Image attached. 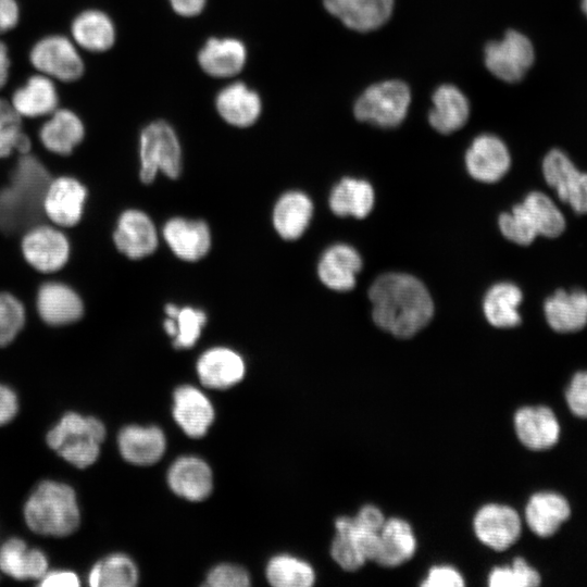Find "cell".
I'll use <instances>...</instances> for the list:
<instances>
[{
	"instance_id": "19",
	"label": "cell",
	"mask_w": 587,
	"mask_h": 587,
	"mask_svg": "<svg viewBox=\"0 0 587 587\" xmlns=\"http://www.w3.org/2000/svg\"><path fill=\"white\" fill-rule=\"evenodd\" d=\"M243 359L226 347H214L204 351L197 362L201 383L210 388L224 389L240 382L245 375Z\"/></svg>"
},
{
	"instance_id": "24",
	"label": "cell",
	"mask_w": 587,
	"mask_h": 587,
	"mask_svg": "<svg viewBox=\"0 0 587 587\" xmlns=\"http://www.w3.org/2000/svg\"><path fill=\"white\" fill-rule=\"evenodd\" d=\"M37 309L42 321L54 326L74 323L83 316L84 312L78 295L66 285L59 283H48L40 287Z\"/></svg>"
},
{
	"instance_id": "10",
	"label": "cell",
	"mask_w": 587,
	"mask_h": 587,
	"mask_svg": "<svg viewBox=\"0 0 587 587\" xmlns=\"http://www.w3.org/2000/svg\"><path fill=\"white\" fill-rule=\"evenodd\" d=\"M473 528L480 542L494 550L502 551L519 539L521 519L511 507L488 503L476 512Z\"/></svg>"
},
{
	"instance_id": "55",
	"label": "cell",
	"mask_w": 587,
	"mask_h": 587,
	"mask_svg": "<svg viewBox=\"0 0 587 587\" xmlns=\"http://www.w3.org/2000/svg\"><path fill=\"white\" fill-rule=\"evenodd\" d=\"M163 327H164V330L166 332V334L174 338V336L176 334L175 320L167 316V319H165V321L163 323Z\"/></svg>"
},
{
	"instance_id": "53",
	"label": "cell",
	"mask_w": 587,
	"mask_h": 587,
	"mask_svg": "<svg viewBox=\"0 0 587 587\" xmlns=\"http://www.w3.org/2000/svg\"><path fill=\"white\" fill-rule=\"evenodd\" d=\"M176 13L183 16H195L203 10L207 0H170Z\"/></svg>"
},
{
	"instance_id": "21",
	"label": "cell",
	"mask_w": 587,
	"mask_h": 587,
	"mask_svg": "<svg viewBox=\"0 0 587 587\" xmlns=\"http://www.w3.org/2000/svg\"><path fill=\"white\" fill-rule=\"evenodd\" d=\"M173 416L190 437H202L211 426L214 410L210 400L199 389L185 385L174 392Z\"/></svg>"
},
{
	"instance_id": "1",
	"label": "cell",
	"mask_w": 587,
	"mask_h": 587,
	"mask_svg": "<svg viewBox=\"0 0 587 587\" xmlns=\"http://www.w3.org/2000/svg\"><path fill=\"white\" fill-rule=\"evenodd\" d=\"M369 297L374 322L399 338H409L424 328L434 313L432 297L414 276L387 273L371 286Z\"/></svg>"
},
{
	"instance_id": "46",
	"label": "cell",
	"mask_w": 587,
	"mask_h": 587,
	"mask_svg": "<svg viewBox=\"0 0 587 587\" xmlns=\"http://www.w3.org/2000/svg\"><path fill=\"white\" fill-rule=\"evenodd\" d=\"M207 585L212 587H247L250 585V577L241 566L224 563L216 565L209 572Z\"/></svg>"
},
{
	"instance_id": "13",
	"label": "cell",
	"mask_w": 587,
	"mask_h": 587,
	"mask_svg": "<svg viewBox=\"0 0 587 587\" xmlns=\"http://www.w3.org/2000/svg\"><path fill=\"white\" fill-rule=\"evenodd\" d=\"M162 235L172 252L187 262L202 259L211 248V232L202 220L172 217L164 224Z\"/></svg>"
},
{
	"instance_id": "38",
	"label": "cell",
	"mask_w": 587,
	"mask_h": 587,
	"mask_svg": "<svg viewBox=\"0 0 587 587\" xmlns=\"http://www.w3.org/2000/svg\"><path fill=\"white\" fill-rule=\"evenodd\" d=\"M521 204L538 235L553 238L563 233L565 218L548 196L533 191Z\"/></svg>"
},
{
	"instance_id": "23",
	"label": "cell",
	"mask_w": 587,
	"mask_h": 587,
	"mask_svg": "<svg viewBox=\"0 0 587 587\" xmlns=\"http://www.w3.org/2000/svg\"><path fill=\"white\" fill-rule=\"evenodd\" d=\"M165 436L157 426L129 425L120 430L117 446L122 457L136 465H150L165 451Z\"/></svg>"
},
{
	"instance_id": "14",
	"label": "cell",
	"mask_w": 587,
	"mask_h": 587,
	"mask_svg": "<svg viewBox=\"0 0 587 587\" xmlns=\"http://www.w3.org/2000/svg\"><path fill=\"white\" fill-rule=\"evenodd\" d=\"M510 153L504 142L494 135H480L474 139L465 154L470 175L483 183H495L508 172Z\"/></svg>"
},
{
	"instance_id": "4",
	"label": "cell",
	"mask_w": 587,
	"mask_h": 587,
	"mask_svg": "<svg viewBox=\"0 0 587 587\" xmlns=\"http://www.w3.org/2000/svg\"><path fill=\"white\" fill-rule=\"evenodd\" d=\"M104 438L105 426L99 419L70 411L48 430L46 442L68 464L86 469L98 460Z\"/></svg>"
},
{
	"instance_id": "32",
	"label": "cell",
	"mask_w": 587,
	"mask_h": 587,
	"mask_svg": "<svg viewBox=\"0 0 587 587\" xmlns=\"http://www.w3.org/2000/svg\"><path fill=\"white\" fill-rule=\"evenodd\" d=\"M434 107L428 120L434 129L450 134L460 129L470 115V104L461 90L452 85H442L433 95Z\"/></svg>"
},
{
	"instance_id": "7",
	"label": "cell",
	"mask_w": 587,
	"mask_h": 587,
	"mask_svg": "<svg viewBox=\"0 0 587 587\" xmlns=\"http://www.w3.org/2000/svg\"><path fill=\"white\" fill-rule=\"evenodd\" d=\"M535 60L532 41L524 34L511 29L499 41L485 48V64L488 71L507 83L520 82Z\"/></svg>"
},
{
	"instance_id": "50",
	"label": "cell",
	"mask_w": 587,
	"mask_h": 587,
	"mask_svg": "<svg viewBox=\"0 0 587 587\" xmlns=\"http://www.w3.org/2000/svg\"><path fill=\"white\" fill-rule=\"evenodd\" d=\"M40 587H78L79 576L71 570H48L37 582Z\"/></svg>"
},
{
	"instance_id": "2",
	"label": "cell",
	"mask_w": 587,
	"mask_h": 587,
	"mask_svg": "<svg viewBox=\"0 0 587 587\" xmlns=\"http://www.w3.org/2000/svg\"><path fill=\"white\" fill-rule=\"evenodd\" d=\"M51 176L41 162L22 154L11 184L0 190V230L15 234L33 226L43 212V199Z\"/></svg>"
},
{
	"instance_id": "39",
	"label": "cell",
	"mask_w": 587,
	"mask_h": 587,
	"mask_svg": "<svg viewBox=\"0 0 587 587\" xmlns=\"http://www.w3.org/2000/svg\"><path fill=\"white\" fill-rule=\"evenodd\" d=\"M266 578L276 587H309L314 583L312 566L298 558L276 555L266 566Z\"/></svg>"
},
{
	"instance_id": "25",
	"label": "cell",
	"mask_w": 587,
	"mask_h": 587,
	"mask_svg": "<svg viewBox=\"0 0 587 587\" xmlns=\"http://www.w3.org/2000/svg\"><path fill=\"white\" fill-rule=\"evenodd\" d=\"M313 215V203L302 191L290 190L283 193L273 209V226L285 240L300 238Z\"/></svg>"
},
{
	"instance_id": "9",
	"label": "cell",
	"mask_w": 587,
	"mask_h": 587,
	"mask_svg": "<svg viewBox=\"0 0 587 587\" xmlns=\"http://www.w3.org/2000/svg\"><path fill=\"white\" fill-rule=\"evenodd\" d=\"M547 184L576 213H587V173L580 172L565 152L550 150L542 161Z\"/></svg>"
},
{
	"instance_id": "11",
	"label": "cell",
	"mask_w": 587,
	"mask_h": 587,
	"mask_svg": "<svg viewBox=\"0 0 587 587\" xmlns=\"http://www.w3.org/2000/svg\"><path fill=\"white\" fill-rule=\"evenodd\" d=\"M113 240L117 250L132 260L152 254L159 242L152 220L137 209L126 210L120 215Z\"/></svg>"
},
{
	"instance_id": "42",
	"label": "cell",
	"mask_w": 587,
	"mask_h": 587,
	"mask_svg": "<svg viewBox=\"0 0 587 587\" xmlns=\"http://www.w3.org/2000/svg\"><path fill=\"white\" fill-rule=\"evenodd\" d=\"M176 334L173 345L178 349L191 348L201 335L207 323V315L202 310L191 307L179 308L175 317Z\"/></svg>"
},
{
	"instance_id": "20",
	"label": "cell",
	"mask_w": 587,
	"mask_h": 587,
	"mask_svg": "<svg viewBox=\"0 0 587 587\" xmlns=\"http://www.w3.org/2000/svg\"><path fill=\"white\" fill-rule=\"evenodd\" d=\"M167 483L171 489L189 501L209 497L213 487L210 466L197 457H180L170 467Z\"/></svg>"
},
{
	"instance_id": "37",
	"label": "cell",
	"mask_w": 587,
	"mask_h": 587,
	"mask_svg": "<svg viewBox=\"0 0 587 587\" xmlns=\"http://www.w3.org/2000/svg\"><path fill=\"white\" fill-rule=\"evenodd\" d=\"M138 582V571L130 558L112 553L93 564L88 573L92 587H133Z\"/></svg>"
},
{
	"instance_id": "51",
	"label": "cell",
	"mask_w": 587,
	"mask_h": 587,
	"mask_svg": "<svg viewBox=\"0 0 587 587\" xmlns=\"http://www.w3.org/2000/svg\"><path fill=\"white\" fill-rule=\"evenodd\" d=\"M18 409L20 401L16 392L8 385L0 383V426L12 422Z\"/></svg>"
},
{
	"instance_id": "15",
	"label": "cell",
	"mask_w": 587,
	"mask_h": 587,
	"mask_svg": "<svg viewBox=\"0 0 587 587\" xmlns=\"http://www.w3.org/2000/svg\"><path fill=\"white\" fill-rule=\"evenodd\" d=\"M86 197V188L78 180L59 177L51 180L47 188L43 212L58 225L73 226L82 217Z\"/></svg>"
},
{
	"instance_id": "29",
	"label": "cell",
	"mask_w": 587,
	"mask_h": 587,
	"mask_svg": "<svg viewBox=\"0 0 587 587\" xmlns=\"http://www.w3.org/2000/svg\"><path fill=\"white\" fill-rule=\"evenodd\" d=\"M567 500L559 494L538 492L530 497L525 520L528 527L540 537L553 535L570 516Z\"/></svg>"
},
{
	"instance_id": "22",
	"label": "cell",
	"mask_w": 587,
	"mask_h": 587,
	"mask_svg": "<svg viewBox=\"0 0 587 587\" xmlns=\"http://www.w3.org/2000/svg\"><path fill=\"white\" fill-rule=\"evenodd\" d=\"M362 260L352 247L338 243L326 249L317 265L321 282L329 289L348 291L355 285Z\"/></svg>"
},
{
	"instance_id": "35",
	"label": "cell",
	"mask_w": 587,
	"mask_h": 587,
	"mask_svg": "<svg viewBox=\"0 0 587 587\" xmlns=\"http://www.w3.org/2000/svg\"><path fill=\"white\" fill-rule=\"evenodd\" d=\"M373 205V188L362 179L345 177L333 188L329 196L330 210L339 216L363 218L372 211Z\"/></svg>"
},
{
	"instance_id": "8",
	"label": "cell",
	"mask_w": 587,
	"mask_h": 587,
	"mask_svg": "<svg viewBox=\"0 0 587 587\" xmlns=\"http://www.w3.org/2000/svg\"><path fill=\"white\" fill-rule=\"evenodd\" d=\"M29 60L41 74L65 83L78 79L84 72V62L74 43L61 35L39 40L33 47Z\"/></svg>"
},
{
	"instance_id": "5",
	"label": "cell",
	"mask_w": 587,
	"mask_h": 587,
	"mask_svg": "<svg viewBox=\"0 0 587 587\" xmlns=\"http://www.w3.org/2000/svg\"><path fill=\"white\" fill-rule=\"evenodd\" d=\"M140 180L150 184L161 172L176 179L182 172V149L174 129L163 121L147 125L140 135Z\"/></svg>"
},
{
	"instance_id": "17",
	"label": "cell",
	"mask_w": 587,
	"mask_h": 587,
	"mask_svg": "<svg viewBox=\"0 0 587 587\" xmlns=\"http://www.w3.org/2000/svg\"><path fill=\"white\" fill-rule=\"evenodd\" d=\"M515 433L528 449L545 450L559 439L560 427L553 412L547 407H524L514 415Z\"/></svg>"
},
{
	"instance_id": "12",
	"label": "cell",
	"mask_w": 587,
	"mask_h": 587,
	"mask_svg": "<svg viewBox=\"0 0 587 587\" xmlns=\"http://www.w3.org/2000/svg\"><path fill=\"white\" fill-rule=\"evenodd\" d=\"M22 251L33 267L49 273L60 270L66 263L70 246L61 232L40 225L26 233L22 241Z\"/></svg>"
},
{
	"instance_id": "41",
	"label": "cell",
	"mask_w": 587,
	"mask_h": 587,
	"mask_svg": "<svg viewBox=\"0 0 587 587\" xmlns=\"http://www.w3.org/2000/svg\"><path fill=\"white\" fill-rule=\"evenodd\" d=\"M491 587H534L540 584V575L523 558H515L510 566H497L488 576Z\"/></svg>"
},
{
	"instance_id": "49",
	"label": "cell",
	"mask_w": 587,
	"mask_h": 587,
	"mask_svg": "<svg viewBox=\"0 0 587 587\" xmlns=\"http://www.w3.org/2000/svg\"><path fill=\"white\" fill-rule=\"evenodd\" d=\"M352 520L359 528L374 533H379L386 521L383 512L373 504L362 507Z\"/></svg>"
},
{
	"instance_id": "31",
	"label": "cell",
	"mask_w": 587,
	"mask_h": 587,
	"mask_svg": "<svg viewBox=\"0 0 587 587\" xmlns=\"http://www.w3.org/2000/svg\"><path fill=\"white\" fill-rule=\"evenodd\" d=\"M415 550L416 538L411 525L398 517L386 520L379 532V551L375 562L395 567L410 560Z\"/></svg>"
},
{
	"instance_id": "56",
	"label": "cell",
	"mask_w": 587,
	"mask_h": 587,
	"mask_svg": "<svg viewBox=\"0 0 587 587\" xmlns=\"http://www.w3.org/2000/svg\"><path fill=\"white\" fill-rule=\"evenodd\" d=\"M580 7H582L583 13L587 17V0H582Z\"/></svg>"
},
{
	"instance_id": "28",
	"label": "cell",
	"mask_w": 587,
	"mask_h": 587,
	"mask_svg": "<svg viewBox=\"0 0 587 587\" xmlns=\"http://www.w3.org/2000/svg\"><path fill=\"white\" fill-rule=\"evenodd\" d=\"M216 109L228 124L248 127L255 123L262 110L259 95L243 83L223 88L216 97Z\"/></svg>"
},
{
	"instance_id": "16",
	"label": "cell",
	"mask_w": 587,
	"mask_h": 587,
	"mask_svg": "<svg viewBox=\"0 0 587 587\" xmlns=\"http://www.w3.org/2000/svg\"><path fill=\"white\" fill-rule=\"evenodd\" d=\"M49 570L47 554L18 537H11L0 546V571L18 582H38Z\"/></svg>"
},
{
	"instance_id": "45",
	"label": "cell",
	"mask_w": 587,
	"mask_h": 587,
	"mask_svg": "<svg viewBox=\"0 0 587 587\" xmlns=\"http://www.w3.org/2000/svg\"><path fill=\"white\" fill-rule=\"evenodd\" d=\"M499 228L507 239L517 245H529L538 235L521 203L499 216Z\"/></svg>"
},
{
	"instance_id": "52",
	"label": "cell",
	"mask_w": 587,
	"mask_h": 587,
	"mask_svg": "<svg viewBox=\"0 0 587 587\" xmlns=\"http://www.w3.org/2000/svg\"><path fill=\"white\" fill-rule=\"evenodd\" d=\"M18 14V5L15 0H0V34L16 26Z\"/></svg>"
},
{
	"instance_id": "48",
	"label": "cell",
	"mask_w": 587,
	"mask_h": 587,
	"mask_svg": "<svg viewBox=\"0 0 587 587\" xmlns=\"http://www.w3.org/2000/svg\"><path fill=\"white\" fill-rule=\"evenodd\" d=\"M424 587H462L464 578L461 573L450 565L433 566L424 582Z\"/></svg>"
},
{
	"instance_id": "18",
	"label": "cell",
	"mask_w": 587,
	"mask_h": 587,
	"mask_svg": "<svg viewBox=\"0 0 587 587\" xmlns=\"http://www.w3.org/2000/svg\"><path fill=\"white\" fill-rule=\"evenodd\" d=\"M326 10L347 27L370 32L390 17L394 0H324Z\"/></svg>"
},
{
	"instance_id": "30",
	"label": "cell",
	"mask_w": 587,
	"mask_h": 587,
	"mask_svg": "<svg viewBox=\"0 0 587 587\" xmlns=\"http://www.w3.org/2000/svg\"><path fill=\"white\" fill-rule=\"evenodd\" d=\"M59 97L54 83L43 74L34 75L16 89L11 104L22 117H39L52 114L58 107Z\"/></svg>"
},
{
	"instance_id": "54",
	"label": "cell",
	"mask_w": 587,
	"mask_h": 587,
	"mask_svg": "<svg viewBox=\"0 0 587 587\" xmlns=\"http://www.w3.org/2000/svg\"><path fill=\"white\" fill-rule=\"evenodd\" d=\"M10 59L7 46L0 41V89L5 85L9 77Z\"/></svg>"
},
{
	"instance_id": "43",
	"label": "cell",
	"mask_w": 587,
	"mask_h": 587,
	"mask_svg": "<svg viewBox=\"0 0 587 587\" xmlns=\"http://www.w3.org/2000/svg\"><path fill=\"white\" fill-rule=\"evenodd\" d=\"M335 528L336 536L330 547L333 559L346 571L359 570L366 561L364 555L345 526L335 522Z\"/></svg>"
},
{
	"instance_id": "3",
	"label": "cell",
	"mask_w": 587,
	"mask_h": 587,
	"mask_svg": "<svg viewBox=\"0 0 587 587\" xmlns=\"http://www.w3.org/2000/svg\"><path fill=\"white\" fill-rule=\"evenodd\" d=\"M23 517L35 534L63 538L80 524V509L75 489L63 482L43 479L28 495Z\"/></svg>"
},
{
	"instance_id": "33",
	"label": "cell",
	"mask_w": 587,
	"mask_h": 587,
	"mask_svg": "<svg viewBox=\"0 0 587 587\" xmlns=\"http://www.w3.org/2000/svg\"><path fill=\"white\" fill-rule=\"evenodd\" d=\"M84 134L80 118L70 110L60 109L42 125L39 137L49 151L66 155L80 143Z\"/></svg>"
},
{
	"instance_id": "47",
	"label": "cell",
	"mask_w": 587,
	"mask_h": 587,
	"mask_svg": "<svg viewBox=\"0 0 587 587\" xmlns=\"http://www.w3.org/2000/svg\"><path fill=\"white\" fill-rule=\"evenodd\" d=\"M566 401L575 415L587 417V372L574 375L566 390Z\"/></svg>"
},
{
	"instance_id": "6",
	"label": "cell",
	"mask_w": 587,
	"mask_h": 587,
	"mask_svg": "<svg viewBox=\"0 0 587 587\" xmlns=\"http://www.w3.org/2000/svg\"><path fill=\"white\" fill-rule=\"evenodd\" d=\"M410 101V89L403 82H382L370 86L359 97L354 115L359 121L379 127H396L404 120Z\"/></svg>"
},
{
	"instance_id": "34",
	"label": "cell",
	"mask_w": 587,
	"mask_h": 587,
	"mask_svg": "<svg viewBox=\"0 0 587 587\" xmlns=\"http://www.w3.org/2000/svg\"><path fill=\"white\" fill-rule=\"evenodd\" d=\"M71 29L75 42L92 52L110 49L115 40V29L111 18L98 10H87L78 14Z\"/></svg>"
},
{
	"instance_id": "40",
	"label": "cell",
	"mask_w": 587,
	"mask_h": 587,
	"mask_svg": "<svg viewBox=\"0 0 587 587\" xmlns=\"http://www.w3.org/2000/svg\"><path fill=\"white\" fill-rule=\"evenodd\" d=\"M30 150V140L22 129V116L11 102L0 98V158L13 151L22 154Z\"/></svg>"
},
{
	"instance_id": "44",
	"label": "cell",
	"mask_w": 587,
	"mask_h": 587,
	"mask_svg": "<svg viewBox=\"0 0 587 587\" xmlns=\"http://www.w3.org/2000/svg\"><path fill=\"white\" fill-rule=\"evenodd\" d=\"M25 323L22 303L12 295L0 294V347L11 344Z\"/></svg>"
},
{
	"instance_id": "26",
	"label": "cell",
	"mask_w": 587,
	"mask_h": 587,
	"mask_svg": "<svg viewBox=\"0 0 587 587\" xmlns=\"http://www.w3.org/2000/svg\"><path fill=\"white\" fill-rule=\"evenodd\" d=\"M544 311L555 332L579 330L587 324V294L579 289L558 290L546 300Z\"/></svg>"
},
{
	"instance_id": "36",
	"label": "cell",
	"mask_w": 587,
	"mask_h": 587,
	"mask_svg": "<svg viewBox=\"0 0 587 587\" xmlns=\"http://www.w3.org/2000/svg\"><path fill=\"white\" fill-rule=\"evenodd\" d=\"M521 289L511 283L494 285L484 299V313L487 321L495 327H514L521 323L517 311L522 301Z\"/></svg>"
},
{
	"instance_id": "27",
	"label": "cell",
	"mask_w": 587,
	"mask_h": 587,
	"mask_svg": "<svg viewBox=\"0 0 587 587\" xmlns=\"http://www.w3.org/2000/svg\"><path fill=\"white\" fill-rule=\"evenodd\" d=\"M247 50L235 38H210L201 48L198 60L202 70L214 77H230L245 66Z\"/></svg>"
}]
</instances>
